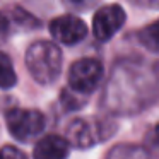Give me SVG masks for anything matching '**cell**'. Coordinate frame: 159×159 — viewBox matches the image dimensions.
<instances>
[{
    "mask_svg": "<svg viewBox=\"0 0 159 159\" xmlns=\"http://www.w3.org/2000/svg\"><path fill=\"white\" fill-rule=\"evenodd\" d=\"M26 67L36 82L53 84L62 72V52L55 43L39 39L26 52Z\"/></svg>",
    "mask_w": 159,
    "mask_h": 159,
    "instance_id": "1",
    "label": "cell"
},
{
    "mask_svg": "<svg viewBox=\"0 0 159 159\" xmlns=\"http://www.w3.org/2000/svg\"><path fill=\"white\" fill-rule=\"evenodd\" d=\"M5 123L11 135L19 142H29L45 128V115L29 108H12L5 113Z\"/></svg>",
    "mask_w": 159,
    "mask_h": 159,
    "instance_id": "2",
    "label": "cell"
},
{
    "mask_svg": "<svg viewBox=\"0 0 159 159\" xmlns=\"http://www.w3.org/2000/svg\"><path fill=\"white\" fill-rule=\"evenodd\" d=\"M103 79V63L96 58H80L69 70V87L77 94H89Z\"/></svg>",
    "mask_w": 159,
    "mask_h": 159,
    "instance_id": "3",
    "label": "cell"
},
{
    "mask_svg": "<svg viewBox=\"0 0 159 159\" xmlns=\"http://www.w3.org/2000/svg\"><path fill=\"white\" fill-rule=\"evenodd\" d=\"M104 123L101 121H91V120H77L70 121L67 127V142L77 149H87L96 145V142L108 137V132Z\"/></svg>",
    "mask_w": 159,
    "mask_h": 159,
    "instance_id": "4",
    "label": "cell"
},
{
    "mask_svg": "<svg viewBox=\"0 0 159 159\" xmlns=\"http://www.w3.org/2000/svg\"><path fill=\"white\" fill-rule=\"evenodd\" d=\"M123 24H125V11L116 4H110L101 7L94 14L93 33L99 41H108L120 31Z\"/></svg>",
    "mask_w": 159,
    "mask_h": 159,
    "instance_id": "5",
    "label": "cell"
},
{
    "mask_svg": "<svg viewBox=\"0 0 159 159\" xmlns=\"http://www.w3.org/2000/svg\"><path fill=\"white\" fill-rule=\"evenodd\" d=\"M50 33L57 41L63 45H77L87 34V26L77 16L67 14L55 17L50 22Z\"/></svg>",
    "mask_w": 159,
    "mask_h": 159,
    "instance_id": "6",
    "label": "cell"
},
{
    "mask_svg": "<svg viewBox=\"0 0 159 159\" xmlns=\"http://www.w3.org/2000/svg\"><path fill=\"white\" fill-rule=\"evenodd\" d=\"M70 154V144L60 135L50 134L39 139L33 151V159H67Z\"/></svg>",
    "mask_w": 159,
    "mask_h": 159,
    "instance_id": "7",
    "label": "cell"
},
{
    "mask_svg": "<svg viewBox=\"0 0 159 159\" xmlns=\"http://www.w3.org/2000/svg\"><path fill=\"white\" fill-rule=\"evenodd\" d=\"M4 12V17L9 24V29L11 33L14 29H21V28H26V29H34L39 26L38 19H34L29 12H26L24 9L17 7V5H12V7H7V9H2Z\"/></svg>",
    "mask_w": 159,
    "mask_h": 159,
    "instance_id": "8",
    "label": "cell"
},
{
    "mask_svg": "<svg viewBox=\"0 0 159 159\" xmlns=\"http://www.w3.org/2000/svg\"><path fill=\"white\" fill-rule=\"evenodd\" d=\"M137 38L139 43L145 50H149L152 53H159V19L147 24L145 28H142L137 33Z\"/></svg>",
    "mask_w": 159,
    "mask_h": 159,
    "instance_id": "9",
    "label": "cell"
},
{
    "mask_svg": "<svg viewBox=\"0 0 159 159\" xmlns=\"http://www.w3.org/2000/svg\"><path fill=\"white\" fill-rule=\"evenodd\" d=\"M106 159H149L147 152L140 145L134 144H121L113 147L108 152Z\"/></svg>",
    "mask_w": 159,
    "mask_h": 159,
    "instance_id": "10",
    "label": "cell"
},
{
    "mask_svg": "<svg viewBox=\"0 0 159 159\" xmlns=\"http://www.w3.org/2000/svg\"><path fill=\"white\" fill-rule=\"evenodd\" d=\"M17 82L14 65L5 53L0 52V89H11Z\"/></svg>",
    "mask_w": 159,
    "mask_h": 159,
    "instance_id": "11",
    "label": "cell"
},
{
    "mask_svg": "<svg viewBox=\"0 0 159 159\" xmlns=\"http://www.w3.org/2000/svg\"><path fill=\"white\" fill-rule=\"evenodd\" d=\"M0 159H28V156L16 145H4L0 149Z\"/></svg>",
    "mask_w": 159,
    "mask_h": 159,
    "instance_id": "12",
    "label": "cell"
},
{
    "mask_svg": "<svg viewBox=\"0 0 159 159\" xmlns=\"http://www.w3.org/2000/svg\"><path fill=\"white\" fill-rule=\"evenodd\" d=\"M99 0H63V4L72 11H87L93 9Z\"/></svg>",
    "mask_w": 159,
    "mask_h": 159,
    "instance_id": "13",
    "label": "cell"
},
{
    "mask_svg": "<svg viewBox=\"0 0 159 159\" xmlns=\"http://www.w3.org/2000/svg\"><path fill=\"white\" fill-rule=\"evenodd\" d=\"M130 2L144 9H159V0H130Z\"/></svg>",
    "mask_w": 159,
    "mask_h": 159,
    "instance_id": "14",
    "label": "cell"
}]
</instances>
